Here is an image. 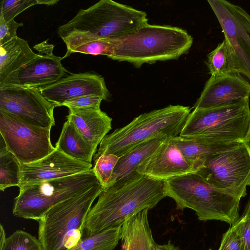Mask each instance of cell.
<instances>
[{
    "instance_id": "obj_1",
    "label": "cell",
    "mask_w": 250,
    "mask_h": 250,
    "mask_svg": "<svg viewBox=\"0 0 250 250\" xmlns=\"http://www.w3.org/2000/svg\"><path fill=\"white\" fill-rule=\"evenodd\" d=\"M164 181L137 172L104 189L89 211L83 237L122 226L129 217L155 207L166 196Z\"/></svg>"
},
{
    "instance_id": "obj_2",
    "label": "cell",
    "mask_w": 250,
    "mask_h": 250,
    "mask_svg": "<svg viewBox=\"0 0 250 250\" xmlns=\"http://www.w3.org/2000/svg\"><path fill=\"white\" fill-rule=\"evenodd\" d=\"M146 12L111 0H101L80 9L70 21L59 27L58 34L67 49L99 39L124 36L147 23Z\"/></svg>"
},
{
    "instance_id": "obj_3",
    "label": "cell",
    "mask_w": 250,
    "mask_h": 250,
    "mask_svg": "<svg viewBox=\"0 0 250 250\" xmlns=\"http://www.w3.org/2000/svg\"><path fill=\"white\" fill-rule=\"evenodd\" d=\"M110 59L140 67L145 63L178 58L190 48L193 38L180 28L147 23L124 36L110 38Z\"/></svg>"
},
{
    "instance_id": "obj_4",
    "label": "cell",
    "mask_w": 250,
    "mask_h": 250,
    "mask_svg": "<svg viewBox=\"0 0 250 250\" xmlns=\"http://www.w3.org/2000/svg\"><path fill=\"white\" fill-rule=\"evenodd\" d=\"M164 187L177 209H191L200 221L219 220L232 225L239 218L241 198L213 187L197 172L165 180Z\"/></svg>"
},
{
    "instance_id": "obj_5",
    "label": "cell",
    "mask_w": 250,
    "mask_h": 250,
    "mask_svg": "<svg viewBox=\"0 0 250 250\" xmlns=\"http://www.w3.org/2000/svg\"><path fill=\"white\" fill-rule=\"evenodd\" d=\"M190 113L188 106L169 105L141 114L126 125L106 135L100 144L94 160L103 153L119 157L142 143L163 136H179Z\"/></svg>"
},
{
    "instance_id": "obj_6",
    "label": "cell",
    "mask_w": 250,
    "mask_h": 250,
    "mask_svg": "<svg viewBox=\"0 0 250 250\" xmlns=\"http://www.w3.org/2000/svg\"><path fill=\"white\" fill-rule=\"evenodd\" d=\"M99 183L51 208L38 221L43 250H68L82 239L83 224L92 204L104 190Z\"/></svg>"
},
{
    "instance_id": "obj_7",
    "label": "cell",
    "mask_w": 250,
    "mask_h": 250,
    "mask_svg": "<svg viewBox=\"0 0 250 250\" xmlns=\"http://www.w3.org/2000/svg\"><path fill=\"white\" fill-rule=\"evenodd\" d=\"M100 183L93 168L69 176L20 186L14 216L39 221L53 207Z\"/></svg>"
},
{
    "instance_id": "obj_8",
    "label": "cell",
    "mask_w": 250,
    "mask_h": 250,
    "mask_svg": "<svg viewBox=\"0 0 250 250\" xmlns=\"http://www.w3.org/2000/svg\"><path fill=\"white\" fill-rule=\"evenodd\" d=\"M249 98L210 108L194 109L179 135L223 143L243 142L250 126Z\"/></svg>"
},
{
    "instance_id": "obj_9",
    "label": "cell",
    "mask_w": 250,
    "mask_h": 250,
    "mask_svg": "<svg viewBox=\"0 0 250 250\" xmlns=\"http://www.w3.org/2000/svg\"><path fill=\"white\" fill-rule=\"evenodd\" d=\"M197 172L213 187L241 198L250 186V155L243 144L199 161Z\"/></svg>"
},
{
    "instance_id": "obj_10",
    "label": "cell",
    "mask_w": 250,
    "mask_h": 250,
    "mask_svg": "<svg viewBox=\"0 0 250 250\" xmlns=\"http://www.w3.org/2000/svg\"><path fill=\"white\" fill-rule=\"evenodd\" d=\"M51 128L30 125L0 109V136L21 164L41 159L56 149L50 140Z\"/></svg>"
},
{
    "instance_id": "obj_11",
    "label": "cell",
    "mask_w": 250,
    "mask_h": 250,
    "mask_svg": "<svg viewBox=\"0 0 250 250\" xmlns=\"http://www.w3.org/2000/svg\"><path fill=\"white\" fill-rule=\"evenodd\" d=\"M208 2L233 50L241 74L250 80V15L227 0Z\"/></svg>"
},
{
    "instance_id": "obj_12",
    "label": "cell",
    "mask_w": 250,
    "mask_h": 250,
    "mask_svg": "<svg viewBox=\"0 0 250 250\" xmlns=\"http://www.w3.org/2000/svg\"><path fill=\"white\" fill-rule=\"evenodd\" d=\"M56 107L38 89L14 85L0 88V109L30 125L41 127L55 125Z\"/></svg>"
},
{
    "instance_id": "obj_13",
    "label": "cell",
    "mask_w": 250,
    "mask_h": 250,
    "mask_svg": "<svg viewBox=\"0 0 250 250\" xmlns=\"http://www.w3.org/2000/svg\"><path fill=\"white\" fill-rule=\"evenodd\" d=\"M53 47L47 41L35 45L39 56L21 69L4 86L20 85L39 90L62 79L67 71L61 63L63 58L53 54Z\"/></svg>"
},
{
    "instance_id": "obj_14",
    "label": "cell",
    "mask_w": 250,
    "mask_h": 250,
    "mask_svg": "<svg viewBox=\"0 0 250 250\" xmlns=\"http://www.w3.org/2000/svg\"><path fill=\"white\" fill-rule=\"evenodd\" d=\"M198 162L187 159L171 138L163 141L136 169L140 174L152 178L166 180L197 172Z\"/></svg>"
},
{
    "instance_id": "obj_15",
    "label": "cell",
    "mask_w": 250,
    "mask_h": 250,
    "mask_svg": "<svg viewBox=\"0 0 250 250\" xmlns=\"http://www.w3.org/2000/svg\"><path fill=\"white\" fill-rule=\"evenodd\" d=\"M91 168V163L73 159L56 148L41 159L21 164V181L19 187L71 176Z\"/></svg>"
},
{
    "instance_id": "obj_16",
    "label": "cell",
    "mask_w": 250,
    "mask_h": 250,
    "mask_svg": "<svg viewBox=\"0 0 250 250\" xmlns=\"http://www.w3.org/2000/svg\"><path fill=\"white\" fill-rule=\"evenodd\" d=\"M39 91L57 106H62L68 100L85 95H99L106 101L109 98L104 78L89 72L72 74Z\"/></svg>"
},
{
    "instance_id": "obj_17",
    "label": "cell",
    "mask_w": 250,
    "mask_h": 250,
    "mask_svg": "<svg viewBox=\"0 0 250 250\" xmlns=\"http://www.w3.org/2000/svg\"><path fill=\"white\" fill-rule=\"evenodd\" d=\"M250 97V83L241 74L211 76L193 108L217 107Z\"/></svg>"
},
{
    "instance_id": "obj_18",
    "label": "cell",
    "mask_w": 250,
    "mask_h": 250,
    "mask_svg": "<svg viewBox=\"0 0 250 250\" xmlns=\"http://www.w3.org/2000/svg\"><path fill=\"white\" fill-rule=\"evenodd\" d=\"M67 120L72 123L95 148L111 129L112 119L100 107L69 108Z\"/></svg>"
},
{
    "instance_id": "obj_19",
    "label": "cell",
    "mask_w": 250,
    "mask_h": 250,
    "mask_svg": "<svg viewBox=\"0 0 250 250\" xmlns=\"http://www.w3.org/2000/svg\"><path fill=\"white\" fill-rule=\"evenodd\" d=\"M28 42L16 37L0 46V87L6 85L24 65L38 57Z\"/></svg>"
},
{
    "instance_id": "obj_20",
    "label": "cell",
    "mask_w": 250,
    "mask_h": 250,
    "mask_svg": "<svg viewBox=\"0 0 250 250\" xmlns=\"http://www.w3.org/2000/svg\"><path fill=\"white\" fill-rule=\"evenodd\" d=\"M148 211L143 210L122 224L121 250H152L155 242L148 220Z\"/></svg>"
},
{
    "instance_id": "obj_21",
    "label": "cell",
    "mask_w": 250,
    "mask_h": 250,
    "mask_svg": "<svg viewBox=\"0 0 250 250\" xmlns=\"http://www.w3.org/2000/svg\"><path fill=\"white\" fill-rule=\"evenodd\" d=\"M167 138L163 136L153 138L138 145L120 157L105 188L127 179L137 172L139 165L152 155Z\"/></svg>"
},
{
    "instance_id": "obj_22",
    "label": "cell",
    "mask_w": 250,
    "mask_h": 250,
    "mask_svg": "<svg viewBox=\"0 0 250 250\" xmlns=\"http://www.w3.org/2000/svg\"><path fill=\"white\" fill-rule=\"evenodd\" d=\"M56 148L77 160L91 163L97 151L71 122L64 124Z\"/></svg>"
},
{
    "instance_id": "obj_23",
    "label": "cell",
    "mask_w": 250,
    "mask_h": 250,
    "mask_svg": "<svg viewBox=\"0 0 250 250\" xmlns=\"http://www.w3.org/2000/svg\"><path fill=\"white\" fill-rule=\"evenodd\" d=\"M173 141L188 160L197 162L211 155L236 148L243 142H215L198 138H186L178 136Z\"/></svg>"
},
{
    "instance_id": "obj_24",
    "label": "cell",
    "mask_w": 250,
    "mask_h": 250,
    "mask_svg": "<svg viewBox=\"0 0 250 250\" xmlns=\"http://www.w3.org/2000/svg\"><path fill=\"white\" fill-rule=\"evenodd\" d=\"M207 65L211 76L241 75L233 50L226 39L208 55Z\"/></svg>"
},
{
    "instance_id": "obj_25",
    "label": "cell",
    "mask_w": 250,
    "mask_h": 250,
    "mask_svg": "<svg viewBox=\"0 0 250 250\" xmlns=\"http://www.w3.org/2000/svg\"><path fill=\"white\" fill-rule=\"evenodd\" d=\"M21 181V163L6 148L0 136V189L2 191L9 187H19Z\"/></svg>"
},
{
    "instance_id": "obj_26",
    "label": "cell",
    "mask_w": 250,
    "mask_h": 250,
    "mask_svg": "<svg viewBox=\"0 0 250 250\" xmlns=\"http://www.w3.org/2000/svg\"><path fill=\"white\" fill-rule=\"evenodd\" d=\"M121 226L84 237L68 250H114L120 240Z\"/></svg>"
},
{
    "instance_id": "obj_27",
    "label": "cell",
    "mask_w": 250,
    "mask_h": 250,
    "mask_svg": "<svg viewBox=\"0 0 250 250\" xmlns=\"http://www.w3.org/2000/svg\"><path fill=\"white\" fill-rule=\"evenodd\" d=\"M0 250H43L38 239L30 233L17 230L6 238Z\"/></svg>"
},
{
    "instance_id": "obj_28",
    "label": "cell",
    "mask_w": 250,
    "mask_h": 250,
    "mask_svg": "<svg viewBox=\"0 0 250 250\" xmlns=\"http://www.w3.org/2000/svg\"><path fill=\"white\" fill-rule=\"evenodd\" d=\"M120 157L112 154L103 153L94 160L93 171L104 189Z\"/></svg>"
},
{
    "instance_id": "obj_29",
    "label": "cell",
    "mask_w": 250,
    "mask_h": 250,
    "mask_svg": "<svg viewBox=\"0 0 250 250\" xmlns=\"http://www.w3.org/2000/svg\"><path fill=\"white\" fill-rule=\"evenodd\" d=\"M38 4V0H2L0 15L9 21L26 9Z\"/></svg>"
},
{
    "instance_id": "obj_30",
    "label": "cell",
    "mask_w": 250,
    "mask_h": 250,
    "mask_svg": "<svg viewBox=\"0 0 250 250\" xmlns=\"http://www.w3.org/2000/svg\"><path fill=\"white\" fill-rule=\"evenodd\" d=\"M218 250H243L242 239L234 224L223 234Z\"/></svg>"
},
{
    "instance_id": "obj_31",
    "label": "cell",
    "mask_w": 250,
    "mask_h": 250,
    "mask_svg": "<svg viewBox=\"0 0 250 250\" xmlns=\"http://www.w3.org/2000/svg\"><path fill=\"white\" fill-rule=\"evenodd\" d=\"M104 99L99 95H88L68 100L62 104L69 108H88L100 107Z\"/></svg>"
},
{
    "instance_id": "obj_32",
    "label": "cell",
    "mask_w": 250,
    "mask_h": 250,
    "mask_svg": "<svg viewBox=\"0 0 250 250\" xmlns=\"http://www.w3.org/2000/svg\"><path fill=\"white\" fill-rule=\"evenodd\" d=\"M23 23H18L14 19L6 21L0 15V46L10 41L17 35L18 27L23 25Z\"/></svg>"
},
{
    "instance_id": "obj_33",
    "label": "cell",
    "mask_w": 250,
    "mask_h": 250,
    "mask_svg": "<svg viewBox=\"0 0 250 250\" xmlns=\"http://www.w3.org/2000/svg\"><path fill=\"white\" fill-rule=\"evenodd\" d=\"M234 224L242 238L243 250H250V217L242 216Z\"/></svg>"
},
{
    "instance_id": "obj_34",
    "label": "cell",
    "mask_w": 250,
    "mask_h": 250,
    "mask_svg": "<svg viewBox=\"0 0 250 250\" xmlns=\"http://www.w3.org/2000/svg\"><path fill=\"white\" fill-rule=\"evenodd\" d=\"M152 250H180L178 246H176L169 241L167 244L160 245L156 242L154 243Z\"/></svg>"
},
{
    "instance_id": "obj_35",
    "label": "cell",
    "mask_w": 250,
    "mask_h": 250,
    "mask_svg": "<svg viewBox=\"0 0 250 250\" xmlns=\"http://www.w3.org/2000/svg\"><path fill=\"white\" fill-rule=\"evenodd\" d=\"M0 249L5 244L6 237V234L3 226L0 225Z\"/></svg>"
},
{
    "instance_id": "obj_36",
    "label": "cell",
    "mask_w": 250,
    "mask_h": 250,
    "mask_svg": "<svg viewBox=\"0 0 250 250\" xmlns=\"http://www.w3.org/2000/svg\"><path fill=\"white\" fill-rule=\"evenodd\" d=\"M243 143L247 148L250 155V126L245 139L243 141Z\"/></svg>"
},
{
    "instance_id": "obj_37",
    "label": "cell",
    "mask_w": 250,
    "mask_h": 250,
    "mask_svg": "<svg viewBox=\"0 0 250 250\" xmlns=\"http://www.w3.org/2000/svg\"><path fill=\"white\" fill-rule=\"evenodd\" d=\"M59 2L57 0H38L39 4H44L47 5H54Z\"/></svg>"
},
{
    "instance_id": "obj_38",
    "label": "cell",
    "mask_w": 250,
    "mask_h": 250,
    "mask_svg": "<svg viewBox=\"0 0 250 250\" xmlns=\"http://www.w3.org/2000/svg\"><path fill=\"white\" fill-rule=\"evenodd\" d=\"M242 216L244 217H250V199L246 206Z\"/></svg>"
},
{
    "instance_id": "obj_39",
    "label": "cell",
    "mask_w": 250,
    "mask_h": 250,
    "mask_svg": "<svg viewBox=\"0 0 250 250\" xmlns=\"http://www.w3.org/2000/svg\"><path fill=\"white\" fill-rule=\"evenodd\" d=\"M208 250H211V249H209Z\"/></svg>"
}]
</instances>
